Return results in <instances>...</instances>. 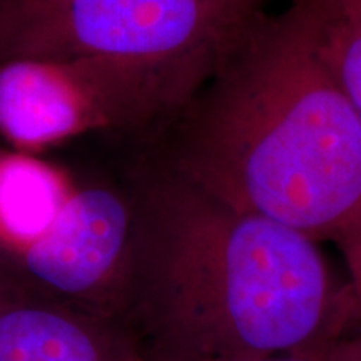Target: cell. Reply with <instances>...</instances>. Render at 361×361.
I'll use <instances>...</instances> for the list:
<instances>
[{"label": "cell", "instance_id": "cell-4", "mask_svg": "<svg viewBox=\"0 0 361 361\" xmlns=\"http://www.w3.org/2000/svg\"><path fill=\"white\" fill-rule=\"evenodd\" d=\"M206 82L104 56L0 61V135L42 149L89 133L147 142Z\"/></svg>", "mask_w": 361, "mask_h": 361}, {"label": "cell", "instance_id": "cell-3", "mask_svg": "<svg viewBox=\"0 0 361 361\" xmlns=\"http://www.w3.org/2000/svg\"><path fill=\"white\" fill-rule=\"evenodd\" d=\"M268 0H0V61L104 56L207 82Z\"/></svg>", "mask_w": 361, "mask_h": 361}, {"label": "cell", "instance_id": "cell-5", "mask_svg": "<svg viewBox=\"0 0 361 361\" xmlns=\"http://www.w3.org/2000/svg\"><path fill=\"white\" fill-rule=\"evenodd\" d=\"M133 224L129 186L69 192L47 231L13 255L30 298L114 316Z\"/></svg>", "mask_w": 361, "mask_h": 361}, {"label": "cell", "instance_id": "cell-8", "mask_svg": "<svg viewBox=\"0 0 361 361\" xmlns=\"http://www.w3.org/2000/svg\"><path fill=\"white\" fill-rule=\"evenodd\" d=\"M318 49L361 126V0H316Z\"/></svg>", "mask_w": 361, "mask_h": 361}, {"label": "cell", "instance_id": "cell-1", "mask_svg": "<svg viewBox=\"0 0 361 361\" xmlns=\"http://www.w3.org/2000/svg\"><path fill=\"white\" fill-rule=\"evenodd\" d=\"M114 318L144 361H256L313 348L351 322L322 245L239 211L142 154Z\"/></svg>", "mask_w": 361, "mask_h": 361}, {"label": "cell", "instance_id": "cell-7", "mask_svg": "<svg viewBox=\"0 0 361 361\" xmlns=\"http://www.w3.org/2000/svg\"><path fill=\"white\" fill-rule=\"evenodd\" d=\"M67 196L54 171L39 161H0V250L13 256L42 236Z\"/></svg>", "mask_w": 361, "mask_h": 361}, {"label": "cell", "instance_id": "cell-11", "mask_svg": "<svg viewBox=\"0 0 361 361\" xmlns=\"http://www.w3.org/2000/svg\"><path fill=\"white\" fill-rule=\"evenodd\" d=\"M256 361H316L314 346H313V348L298 350V351H290V353L268 356V358H261V360H256Z\"/></svg>", "mask_w": 361, "mask_h": 361}, {"label": "cell", "instance_id": "cell-6", "mask_svg": "<svg viewBox=\"0 0 361 361\" xmlns=\"http://www.w3.org/2000/svg\"><path fill=\"white\" fill-rule=\"evenodd\" d=\"M0 361H144L114 316L0 295Z\"/></svg>", "mask_w": 361, "mask_h": 361}, {"label": "cell", "instance_id": "cell-10", "mask_svg": "<svg viewBox=\"0 0 361 361\" xmlns=\"http://www.w3.org/2000/svg\"><path fill=\"white\" fill-rule=\"evenodd\" d=\"M338 250L341 251L346 264V279H348L351 305H353L351 319L361 322V229Z\"/></svg>", "mask_w": 361, "mask_h": 361}, {"label": "cell", "instance_id": "cell-9", "mask_svg": "<svg viewBox=\"0 0 361 361\" xmlns=\"http://www.w3.org/2000/svg\"><path fill=\"white\" fill-rule=\"evenodd\" d=\"M316 361H361V322L351 319L336 335L314 346Z\"/></svg>", "mask_w": 361, "mask_h": 361}, {"label": "cell", "instance_id": "cell-2", "mask_svg": "<svg viewBox=\"0 0 361 361\" xmlns=\"http://www.w3.org/2000/svg\"><path fill=\"white\" fill-rule=\"evenodd\" d=\"M144 154L239 211L350 241L361 126L319 54L316 0L264 12Z\"/></svg>", "mask_w": 361, "mask_h": 361}]
</instances>
